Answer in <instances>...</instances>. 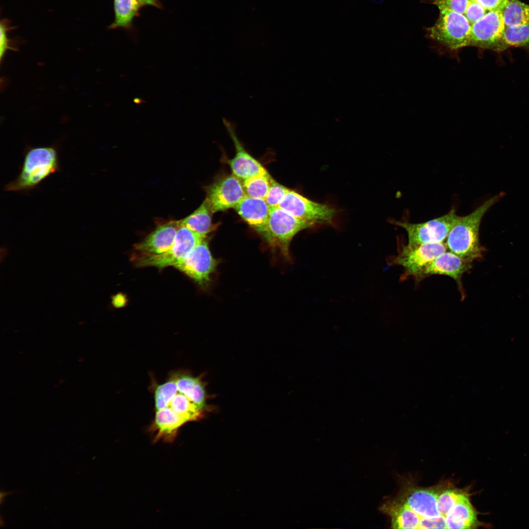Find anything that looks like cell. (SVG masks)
<instances>
[{
	"label": "cell",
	"mask_w": 529,
	"mask_h": 529,
	"mask_svg": "<svg viewBox=\"0 0 529 529\" xmlns=\"http://www.w3.org/2000/svg\"><path fill=\"white\" fill-rule=\"evenodd\" d=\"M272 179L267 172L243 180L242 183L246 195L265 200Z\"/></svg>",
	"instance_id": "obj_24"
},
{
	"label": "cell",
	"mask_w": 529,
	"mask_h": 529,
	"mask_svg": "<svg viewBox=\"0 0 529 529\" xmlns=\"http://www.w3.org/2000/svg\"><path fill=\"white\" fill-rule=\"evenodd\" d=\"M505 28L502 11H488L472 24L469 46L503 51L508 48L504 39Z\"/></svg>",
	"instance_id": "obj_9"
},
{
	"label": "cell",
	"mask_w": 529,
	"mask_h": 529,
	"mask_svg": "<svg viewBox=\"0 0 529 529\" xmlns=\"http://www.w3.org/2000/svg\"><path fill=\"white\" fill-rule=\"evenodd\" d=\"M472 268V263L468 262L454 253L447 250L433 259L415 279L419 282L433 275H442L453 278L456 282L462 299L465 297L462 283L464 273Z\"/></svg>",
	"instance_id": "obj_13"
},
{
	"label": "cell",
	"mask_w": 529,
	"mask_h": 529,
	"mask_svg": "<svg viewBox=\"0 0 529 529\" xmlns=\"http://www.w3.org/2000/svg\"><path fill=\"white\" fill-rule=\"evenodd\" d=\"M179 226V220L161 223L142 241L135 245V256L157 255L168 251L173 243Z\"/></svg>",
	"instance_id": "obj_15"
},
{
	"label": "cell",
	"mask_w": 529,
	"mask_h": 529,
	"mask_svg": "<svg viewBox=\"0 0 529 529\" xmlns=\"http://www.w3.org/2000/svg\"><path fill=\"white\" fill-rule=\"evenodd\" d=\"M460 217L452 209L443 216L422 223L393 220L392 223L405 230L409 245L436 243L444 242Z\"/></svg>",
	"instance_id": "obj_6"
},
{
	"label": "cell",
	"mask_w": 529,
	"mask_h": 529,
	"mask_svg": "<svg viewBox=\"0 0 529 529\" xmlns=\"http://www.w3.org/2000/svg\"><path fill=\"white\" fill-rule=\"evenodd\" d=\"M58 151L54 146L27 147L19 175L4 188V191L29 192L53 173L60 170Z\"/></svg>",
	"instance_id": "obj_2"
},
{
	"label": "cell",
	"mask_w": 529,
	"mask_h": 529,
	"mask_svg": "<svg viewBox=\"0 0 529 529\" xmlns=\"http://www.w3.org/2000/svg\"><path fill=\"white\" fill-rule=\"evenodd\" d=\"M470 0H434L433 3L438 9L446 8L464 15Z\"/></svg>",
	"instance_id": "obj_28"
},
{
	"label": "cell",
	"mask_w": 529,
	"mask_h": 529,
	"mask_svg": "<svg viewBox=\"0 0 529 529\" xmlns=\"http://www.w3.org/2000/svg\"><path fill=\"white\" fill-rule=\"evenodd\" d=\"M419 529H447L445 518L438 517L433 518H420Z\"/></svg>",
	"instance_id": "obj_31"
},
{
	"label": "cell",
	"mask_w": 529,
	"mask_h": 529,
	"mask_svg": "<svg viewBox=\"0 0 529 529\" xmlns=\"http://www.w3.org/2000/svg\"><path fill=\"white\" fill-rule=\"evenodd\" d=\"M278 207L314 225L332 223L336 214L335 209L331 206L313 201L290 190Z\"/></svg>",
	"instance_id": "obj_10"
},
{
	"label": "cell",
	"mask_w": 529,
	"mask_h": 529,
	"mask_svg": "<svg viewBox=\"0 0 529 529\" xmlns=\"http://www.w3.org/2000/svg\"><path fill=\"white\" fill-rule=\"evenodd\" d=\"M169 374L174 378L177 385L196 405L205 411L209 409L205 384L201 376L195 377L190 372L182 370L173 371Z\"/></svg>",
	"instance_id": "obj_20"
},
{
	"label": "cell",
	"mask_w": 529,
	"mask_h": 529,
	"mask_svg": "<svg viewBox=\"0 0 529 529\" xmlns=\"http://www.w3.org/2000/svg\"><path fill=\"white\" fill-rule=\"evenodd\" d=\"M212 214L205 200L191 214L179 220V223L180 225L186 226L195 233L206 237L208 234L215 229L216 225L212 223Z\"/></svg>",
	"instance_id": "obj_21"
},
{
	"label": "cell",
	"mask_w": 529,
	"mask_h": 529,
	"mask_svg": "<svg viewBox=\"0 0 529 529\" xmlns=\"http://www.w3.org/2000/svg\"><path fill=\"white\" fill-rule=\"evenodd\" d=\"M379 509L389 517L393 529H419L420 517L398 498L385 501Z\"/></svg>",
	"instance_id": "obj_17"
},
{
	"label": "cell",
	"mask_w": 529,
	"mask_h": 529,
	"mask_svg": "<svg viewBox=\"0 0 529 529\" xmlns=\"http://www.w3.org/2000/svg\"><path fill=\"white\" fill-rule=\"evenodd\" d=\"M11 28L9 26L8 21L2 20L0 22V56L2 60L6 51L8 49H15L12 46L11 40L8 38L7 32Z\"/></svg>",
	"instance_id": "obj_30"
},
{
	"label": "cell",
	"mask_w": 529,
	"mask_h": 529,
	"mask_svg": "<svg viewBox=\"0 0 529 529\" xmlns=\"http://www.w3.org/2000/svg\"><path fill=\"white\" fill-rule=\"evenodd\" d=\"M143 5H151L156 7H159V4L158 2V0H138Z\"/></svg>",
	"instance_id": "obj_33"
},
{
	"label": "cell",
	"mask_w": 529,
	"mask_h": 529,
	"mask_svg": "<svg viewBox=\"0 0 529 529\" xmlns=\"http://www.w3.org/2000/svg\"><path fill=\"white\" fill-rule=\"evenodd\" d=\"M487 11L477 1L470 0L464 15L472 25L482 18Z\"/></svg>",
	"instance_id": "obj_29"
},
{
	"label": "cell",
	"mask_w": 529,
	"mask_h": 529,
	"mask_svg": "<svg viewBox=\"0 0 529 529\" xmlns=\"http://www.w3.org/2000/svg\"><path fill=\"white\" fill-rule=\"evenodd\" d=\"M445 521L447 529H474L490 526L478 520V512L470 502V496L454 506L446 515Z\"/></svg>",
	"instance_id": "obj_19"
},
{
	"label": "cell",
	"mask_w": 529,
	"mask_h": 529,
	"mask_svg": "<svg viewBox=\"0 0 529 529\" xmlns=\"http://www.w3.org/2000/svg\"><path fill=\"white\" fill-rule=\"evenodd\" d=\"M447 250L445 242L403 245L398 254L387 262L390 265L402 266V279L416 278L437 256Z\"/></svg>",
	"instance_id": "obj_8"
},
{
	"label": "cell",
	"mask_w": 529,
	"mask_h": 529,
	"mask_svg": "<svg viewBox=\"0 0 529 529\" xmlns=\"http://www.w3.org/2000/svg\"><path fill=\"white\" fill-rule=\"evenodd\" d=\"M501 192L488 199L467 216H460L445 241L448 250L472 263L482 257L483 248L479 241V229L486 212L503 196Z\"/></svg>",
	"instance_id": "obj_1"
},
{
	"label": "cell",
	"mask_w": 529,
	"mask_h": 529,
	"mask_svg": "<svg viewBox=\"0 0 529 529\" xmlns=\"http://www.w3.org/2000/svg\"><path fill=\"white\" fill-rule=\"evenodd\" d=\"M289 190L273 179L265 200L270 207H278Z\"/></svg>",
	"instance_id": "obj_27"
},
{
	"label": "cell",
	"mask_w": 529,
	"mask_h": 529,
	"mask_svg": "<svg viewBox=\"0 0 529 529\" xmlns=\"http://www.w3.org/2000/svg\"><path fill=\"white\" fill-rule=\"evenodd\" d=\"M442 485L430 488L413 487L398 497L401 501L421 518L442 517L438 509L437 499L442 490Z\"/></svg>",
	"instance_id": "obj_16"
},
{
	"label": "cell",
	"mask_w": 529,
	"mask_h": 529,
	"mask_svg": "<svg viewBox=\"0 0 529 529\" xmlns=\"http://www.w3.org/2000/svg\"><path fill=\"white\" fill-rule=\"evenodd\" d=\"M223 123L236 148L235 156L227 161L233 174L243 181L254 175L267 172L262 164L245 150L236 134L234 124L225 119H223Z\"/></svg>",
	"instance_id": "obj_14"
},
{
	"label": "cell",
	"mask_w": 529,
	"mask_h": 529,
	"mask_svg": "<svg viewBox=\"0 0 529 529\" xmlns=\"http://www.w3.org/2000/svg\"><path fill=\"white\" fill-rule=\"evenodd\" d=\"M235 208L248 224L259 232L267 221L271 207L264 199L246 195Z\"/></svg>",
	"instance_id": "obj_18"
},
{
	"label": "cell",
	"mask_w": 529,
	"mask_h": 529,
	"mask_svg": "<svg viewBox=\"0 0 529 529\" xmlns=\"http://www.w3.org/2000/svg\"><path fill=\"white\" fill-rule=\"evenodd\" d=\"M314 225L300 219L279 207H271L267 221L259 232L272 248L277 249L287 260H291L289 245L300 231Z\"/></svg>",
	"instance_id": "obj_3"
},
{
	"label": "cell",
	"mask_w": 529,
	"mask_h": 529,
	"mask_svg": "<svg viewBox=\"0 0 529 529\" xmlns=\"http://www.w3.org/2000/svg\"><path fill=\"white\" fill-rule=\"evenodd\" d=\"M434 24L427 29L429 38L451 50L469 46L471 24L462 14L439 8Z\"/></svg>",
	"instance_id": "obj_4"
},
{
	"label": "cell",
	"mask_w": 529,
	"mask_h": 529,
	"mask_svg": "<svg viewBox=\"0 0 529 529\" xmlns=\"http://www.w3.org/2000/svg\"><path fill=\"white\" fill-rule=\"evenodd\" d=\"M470 496L466 491L457 488L443 489L440 492L437 499V506L439 513L445 518L450 509L457 503Z\"/></svg>",
	"instance_id": "obj_25"
},
{
	"label": "cell",
	"mask_w": 529,
	"mask_h": 529,
	"mask_svg": "<svg viewBox=\"0 0 529 529\" xmlns=\"http://www.w3.org/2000/svg\"><path fill=\"white\" fill-rule=\"evenodd\" d=\"M151 388L154 395L155 410L166 409L171 411L183 418L187 423L197 421L203 417L205 411L179 387L171 374L162 384L153 382Z\"/></svg>",
	"instance_id": "obj_5"
},
{
	"label": "cell",
	"mask_w": 529,
	"mask_h": 529,
	"mask_svg": "<svg viewBox=\"0 0 529 529\" xmlns=\"http://www.w3.org/2000/svg\"><path fill=\"white\" fill-rule=\"evenodd\" d=\"M206 238L180 225L173 243L168 251L157 255L135 256L134 261L136 265L140 267L154 266L163 268L174 266Z\"/></svg>",
	"instance_id": "obj_7"
},
{
	"label": "cell",
	"mask_w": 529,
	"mask_h": 529,
	"mask_svg": "<svg viewBox=\"0 0 529 529\" xmlns=\"http://www.w3.org/2000/svg\"><path fill=\"white\" fill-rule=\"evenodd\" d=\"M504 41L508 47H520L529 49V25L505 26Z\"/></svg>",
	"instance_id": "obj_26"
},
{
	"label": "cell",
	"mask_w": 529,
	"mask_h": 529,
	"mask_svg": "<svg viewBox=\"0 0 529 529\" xmlns=\"http://www.w3.org/2000/svg\"><path fill=\"white\" fill-rule=\"evenodd\" d=\"M205 199L213 213L235 208L246 196L242 183L233 174L223 176L206 188Z\"/></svg>",
	"instance_id": "obj_12"
},
{
	"label": "cell",
	"mask_w": 529,
	"mask_h": 529,
	"mask_svg": "<svg viewBox=\"0 0 529 529\" xmlns=\"http://www.w3.org/2000/svg\"><path fill=\"white\" fill-rule=\"evenodd\" d=\"M142 5L138 0H114L115 20L110 29L130 28Z\"/></svg>",
	"instance_id": "obj_22"
},
{
	"label": "cell",
	"mask_w": 529,
	"mask_h": 529,
	"mask_svg": "<svg viewBox=\"0 0 529 529\" xmlns=\"http://www.w3.org/2000/svg\"><path fill=\"white\" fill-rule=\"evenodd\" d=\"M487 11L503 10L508 0H475Z\"/></svg>",
	"instance_id": "obj_32"
},
{
	"label": "cell",
	"mask_w": 529,
	"mask_h": 529,
	"mask_svg": "<svg viewBox=\"0 0 529 529\" xmlns=\"http://www.w3.org/2000/svg\"><path fill=\"white\" fill-rule=\"evenodd\" d=\"M206 238L174 266L203 288L208 286L210 275L217 264L211 253Z\"/></svg>",
	"instance_id": "obj_11"
},
{
	"label": "cell",
	"mask_w": 529,
	"mask_h": 529,
	"mask_svg": "<svg viewBox=\"0 0 529 529\" xmlns=\"http://www.w3.org/2000/svg\"><path fill=\"white\" fill-rule=\"evenodd\" d=\"M502 13L505 26L529 25V5L519 0H508Z\"/></svg>",
	"instance_id": "obj_23"
}]
</instances>
